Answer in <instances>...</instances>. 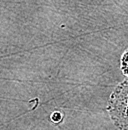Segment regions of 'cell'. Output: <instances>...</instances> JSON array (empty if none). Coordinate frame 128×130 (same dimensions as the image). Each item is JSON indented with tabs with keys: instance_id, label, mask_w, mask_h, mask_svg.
<instances>
[{
	"instance_id": "obj_3",
	"label": "cell",
	"mask_w": 128,
	"mask_h": 130,
	"mask_svg": "<svg viewBox=\"0 0 128 130\" xmlns=\"http://www.w3.org/2000/svg\"><path fill=\"white\" fill-rule=\"evenodd\" d=\"M62 120V114L59 111H54L51 114V121L54 123H58Z\"/></svg>"
},
{
	"instance_id": "obj_2",
	"label": "cell",
	"mask_w": 128,
	"mask_h": 130,
	"mask_svg": "<svg viewBox=\"0 0 128 130\" xmlns=\"http://www.w3.org/2000/svg\"><path fill=\"white\" fill-rule=\"evenodd\" d=\"M120 69L122 73L128 77V49L124 51L120 59Z\"/></svg>"
},
{
	"instance_id": "obj_1",
	"label": "cell",
	"mask_w": 128,
	"mask_h": 130,
	"mask_svg": "<svg viewBox=\"0 0 128 130\" xmlns=\"http://www.w3.org/2000/svg\"><path fill=\"white\" fill-rule=\"evenodd\" d=\"M107 112L118 130H128V78L119 83L111 93Z\"/></svg>"
}]
</instances>
